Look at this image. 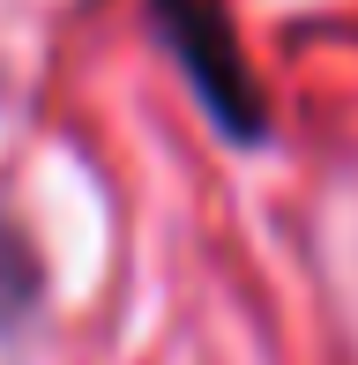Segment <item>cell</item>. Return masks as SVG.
<instances>
[{"label":"cell","instance_id":"cell-1","mask_svg":"<svg viewBox=\"0 0 358 365\" xmlns=\"http://www.w3.org/2000/svg\"><path fill=\"white\" fill-rule=\"evenodd\" d=\"M157 8L172 15L179 53H187V68H194V82H202V97L217 105V120L254 135V127H262V120H254V90H247V75H239V53H232V38H224V23L209 15V0H157Z\"/></svg>","mask_w":358,"mask_h":365}]
</instances>
